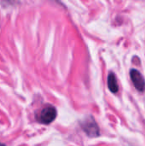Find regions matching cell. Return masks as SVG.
I'll list each match as a JSON object with an SVG mask.
<instances>
[{
  "label": "cell",
  "instance_id": "obj_4",
  "mask_svg": "<svg viewBox=\"0 0 145 146\" xmlns=\"http://www.w3.org/2000/svg\"><path fill=\"white\" fill-rule=\"evenodd\" d=\"M108 86L111 92L116 93L119 91V86L117 83L116 76L114 73H109L108 76Z\"/></svg>",
  "mask_w": 145,
  "mask_h": 146
},
{
  "label": "cell",
  "instance_id": "obj_1",
  "mask_svg": "<svg viewBox=\"0 0 145 146\" xmlns=\"http://www.w3.org/2000/svg\"><path fill=\"white\" fill-rule=\"evenodd\" d=\"M56 115H57L56 110L53 106H47L42 109L36 115V120L41 124L48 125L55 121Z\"/></svg>",
  "mask_w": 145,
  "mask_h": 146
},
{
  "label": "cell",
  "instance_id": "obj_2",
  "mask_svg": "<svg viewBox=\"0 0 145 146\" xmlns=\"http://www.w3.org/2000/svg\"><path fill=\"white\" fill-rule=\"evenodd\" d=\"M82 128L85 131V133L87 134V136L91 138H96L98 137L100 134L99 127L95 121L93 117H89L85 119L82 123Z\"/></svg>",
  "mask_w": 145,
  "mask_h": 146
},
{
  "label": "cell",
  "instance_id": "obj_3",
  "mask_svg": "<svg viewBox=\"0 0 145 146\" xmlns=\"http://www.w3.org/2000/svg\"><path fill=\"white\" fill-rule=\"evenodd\" d=\"M130 77L135 88L139 92H144L145 80L144 79L143 75L140 74V72L138 71L137 69H131Z\"/></svg>",
  "mask_w": 145,
  "mask_h": 146
}]
</instances>
